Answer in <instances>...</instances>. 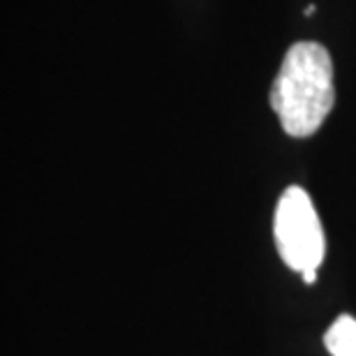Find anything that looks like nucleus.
Here are the masks:
<instances>
[{
  "label": "nucleus",
  "mask_w": 356,
  "mask_h": 356,
  "mask_svg": "<svg viewBox=\"0 0 356 356\" xmlns=\"http://www.w3.org/2000/svg\"><path fill=\"white\" fill-rule=\"evenodd\" d=\"M324 345L331 356H356V317L340 315L324 333Z\"/></svg>",
  "instance_id": "7ed1b4c3"
},
{
  "label": "nucleus",
  "mask_w": 356,
  "mask_h": 356,
  "mask_svg": "<svg viewBox=\"0 0 356 356\" xmlns=\"http://www.w3.org/2000/svg\"><path fill=\"white\" fill-rule=\"evenodd\" d=\"M273 238L284 264L301 273L308 284L315 282L317 270L326 257V236L310 195L298 185H289L277 199Z\"/></svg>",
  "instance_id": "f03ea898"
},
{
  "label": "nucleus",
  "mask_w": 356,
  "mask_h": 356,
  "mask_svg": "<svg viewBox=\"0 0 356 356\" xmlns=\"http://www.w3.org/2000/svg\"><path fill=\"white\" fill-rule=\"evenodd\" d=\"M333 102L336 86L329 51L317 42H296L284 54L270 88V106L282 130L296 139L312 137L324 125Z\"/></svg>",
  "instance_id": "f257e3e1"
}]
</instances>
